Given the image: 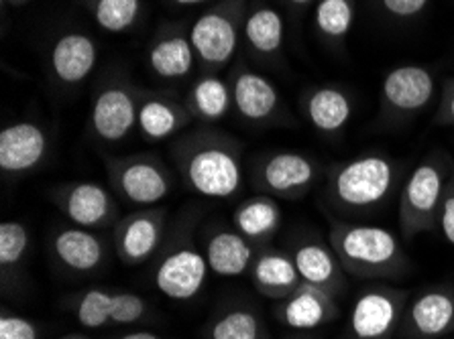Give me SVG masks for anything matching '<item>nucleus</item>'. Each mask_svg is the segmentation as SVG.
Masks as SVG:
<instances>
[{
  "instance_id": "f257e3e1",
  "label": "nucleus",
  "mask_w": 454,
  "mask_h": 339,
  "mask_svg": "<svg viewBox=\"0 0 454 339\" xmlns=\"http://www.w3.org/2000/svg\"><path fill=\"white\" fill-rule=\"evenodd\" d=\"M184 185L206 199H232L245 187L243 144L224 130L198 127L169 144Z\"/></svg>"
},
{
  "instance_id": "f03ea898",
  "label": "nucleus",
  "mask_w": 454,
  "mask_h": 339,
  "mask_svg": "<svg viewBox=\"0 0 454 339\" xmlns=\"http://www.w3.org/2000/svg\"><path fill=\"white\" fill-rule=\"evenodd\" d=\"M328 242L345 273L356 279H400L411 266L395 234L380 226L333 220Z\"/></svg>"
},
{
  "instance_id": "7ed1b4c3",
  "label": "nucleus",
  "mask_w": 454,
  "mask_h": 339,
  "mask_svg": "<svg viewBox=\"0 0 454 339\" xmlns=\"http://www.w3.org/2000/svg\"><path fill=\"white\" fill-rule=\"evenodd\" d=\"M400 181V165L387 155L367 153L336 163L328 171L326 202L355 213L381 205Z\"/></svg>"
},
{
  "instance_id": "20e7f679",
  "label": "nucleus",
  "mask_w": 454,
  "mask_h": 339,
  "mask_svg": "<svg viewBox=\"0 0 454 339\" xmlns=\"http://www.w3.org/2000/svg\"><path fill=\"white\" fill-rule=\"evenodd\" d=\"M454 177V161L434 150L416 165L400 193V227L405 240L436 230L446 185Z\"/></svg>"
},
{
  "instance_id": "39448f33",
  "label": "nucleus",
  "mask_w": 454,
  "mask_h": 339,
  "mask_svg": "<svg viewBox=\"0 0 454 339\" xmlns=\"http://www.w3.org/2000/svg\"><path fill=\"white\" fill-rule=\"evenodd\" d=\"M247 6V0H220L190 27V41L202 72H223L237 58Z\"/></svg>"
},
{
  "instance_id": "423d86ee",
  "label": "nucleus",
  "mask_w": 454,
  "mask_h": 339,
  "mask_svg": "<svg viewBox=\"0 0 454 339\" xmlns=\"http://www.w3.org/2000/svg\"><path fill=\"white\" fill-rule=\"evenodd\" d=\"M110 189L121 202L135 207H155L174 189V173L155 153L105 157Z\"/></svg>"
},
{
  "instance_id": "0eeeda50",
  "label": "nucleus",
  "mask_w": 454,
  "mask_h": 339,
  "mask_svg": "<svg viewBox=\"0 0 454 339\" xmlns=\"http://www.w3.org/2000/svg\"><path fill=\"white\" fill-rule=\"evenodd\" d=\"M318 177V163L300 150H270L251 161L254 189L275 199H301L312 191Z\"/></svg>"
},
{
  "instance_id": "6e6552de",
  "label": "nucleus",
  "mask_w": 454,
  "mask_h": 339,
  "mask_svg": "<svg viewBox=\"0 0 454 339\" xmlns=\"http://www.w3.org/2000/svg\"><path fill=\"white\" fill-rule=\"evenodd\" d=\"M141 88L129 80H106L96 89L90 108V133L96 141L119 144L137 130Z\"/></svg>"
},
{
  "instance_id": "1a4fd4ad",
  "label": "nucleus",
  "mask_w": 454,
  "mask_h": 339,
  "mask_svg": "<svg viewBox=\"0 0 454 339\" xmlns=\"http://www.w3.org/2000/svg\"><path fill=\"white\" fill-rule=\"evenodd\" d=\"M436 94L434 73L424 65H397L385 73L381 84L380 119L405 122L430 106Z\"/></svg>"
},
{
  "instance_id": "9d476101",
  "label": "nucleus",
  "mask_w": 454,
  "mask_h": 339,
  "mask_svg": "<svg viewBox=\"0 0 454 339\" xmlns=\"http://www.w3.org/2000/svg\"><path fill=\"white\" fill-rule=\"evenodd\" d=\"M51 202L72 226L102 230L119 221V204L113 189L96 181H67L53 185Z\"/></svg>"
},
{
  "instance_id": "9b49d317",
  "label": "nucleus",
  "mask_w": 454,
  "mask_h": 339,
  "mask_svg": "<svg viewBox=\"0 0 454 339\" xmlns=\"http://www.w3.org/2000/svg\"><path fill=\"white\" fill-rule=\"evenodd\" d=\"M410 295L395 287H371L356 297L348 317L355 339H391L405 317Z\"/></svg>"
},
{
  "instance_id": "f8f14e48",
  "label": "nucleus",
  "mask_w": 454,
  "mask_h": 339,
  "mask_svg": "<svg viewBox=\"0 0 454 339\" xmlns=\"http://www.w3.org/2000/svg\"><path fill=\"white\" fill-rule=\"evenodd\" d=\"M74 317L82 327L102 329L113 325H133L145 320L149 303L145 297L130 290L88 289L72 301Z\"/></svg>"
},
{
  "instance_id": "ddd939ff",
  "label": "nucleus",
  "mask_w": 454,
  "mask_h": 339,
  "mask_svg": "<svg viewBox=\"0 0 454 339\" xmlns=\"http://www.w3.org/2000/svg\"><path fill=\"white\" fill-rule=\"evenodd\" d=\"M229 81L232 89V108L245 122L267 127L281 120L284 104H281L278 86L270 78L237 61L231 69Z\"/></svg>"
},
{
  "instance_id": "4468645a",
  "label": "nucleus",
  "mask_w": 454,
  "mask_h": 339,
  "mask_svg": "<svg viewBox=\"0 0 454 339\" xmlns=\"http://www.w3.org/2000/svg\"><path fill=\"white\" fill-rule=\"evenodd\" d=\"M51 138L41 124L17 120L0 133V171L4 177L19 179L35 173L50 158Z\"/></svg>"
},
{
  "instance_id": "2eb2a0df",
  "label": "nucleus",
  "mask_w": 454,
  "mask_h": 339,
  "mask_svg": "<svg viewBox=\"0 0 454 339\" xmlns=\"http://www.w3.org/2000/svg\"><path fill=\"white\" fill-rule=\"evenodd\" d=\"M168 212L161 207H143L130 212L114 224V250L122 265L139 266L160 250Z\"/></svg>"
},
{
  "instance_id": "dca6fc26",
  "label": "nucleus",
  "mask_w": 454,
  "mask_h": 339,
  "mask_svg": "<svg viewBox=\"0 0 454 339\" xmlns=\"http://www.w3.org/2000/svg\"><path fill=\"white\" fill-rule=\"evenodd\" d=\"M208 260L194 244H176L161 256L155 268V287L174 301H190L200 295Z\"/></svg>"
},
{
  "instance_id": "f3484780",
  "label": "nucleus",
  "mask_w": 454,
  "mask_h": 339,
  "mask_svg": "<svg viewBox=\"0 0 454 339\" xmlns=\"http://www.w3.org/2000/svg\"><path fill=\"white\" fill-rule=\"evenodd\" d=\"M410 339H438L454 334V289L432 287L408 303L403 317Z\"/></svg>"
},
{
  "instance_id": "a211bd4d",
  "label": "nucleus",
  "mask_w": 454,
  "mask_h": 339,
  "mask_svg": "<svg viewBox=\"0 0 454 339\" xmlns=\"http://www.w3.org/2000/svg\"><path fill=\"white\" fill-rule=\"evenodd\" d=\"M98 43L88 33L66 31L53 41L50 69L53 80L64 88H78L98 65Z\"/></svg>"
},
{
  "instance_id": "6ab92c4d",
  "label": "nucleus",
  "mask_w": 454,
  "mask_h": 339,
  "mask_svg": "<svg viewBox=\"0 0 454 339\" xmlns=\"http://www.w3.org/2000/svg\"><path fill=\"white\" fill-rule=\"evenodd\" d=\"M273 315L286 327L309 331L333 323L340 315V311L339 305H336L334 295L301 282L298 290H294L290 297H286L284 301L278 303Z\"/></svg>"
},
{
  "instance_id": "aec40b11",
  "label": "nucleus",
  "mask_w": 454,
  "mask_h": 339,
  "mask_svg": "<svg viewBox=\"0 0 454 339\" xmlns=\"http://www.w3.org/2000/svg\"><path fill=\"white\" fill-rule=\"evenodd\" d=\"M147 64L157 78L184 80L194 72L198 64L192 47L190 31L180 25H168L155 33L147 51Z\"/></svg>"
},
{
  "instance_id": "412c9836",
  "label": "nucleus",
  "mask_w": 454,
  "mask_h": 339,
  "mask_svg": "<svg viewBox=\"0 0 454 339\" xmlns=\"http://www.w3.org/2000/svg\"><path fill=\"white\" fill-rule=\"evenodd\" d=\"M192 119L185 102L157 92H141L139 116H137V133L149 143H161L180 136Z\"/></svg>"
},
{
  "instance_id": "4be33fe9",
  "label": "nucleus",
  "mask_w": 454,
  "mask_h": 339,
  "mask_svg": "<svg viewBox=\"0 0 454 339\" xmlns=\"http://www.w3.org/2000/svg\"><path fill=\"white\" fill-rule=\"evenodd\" d=\"M306 122L322 136H340L353 116V102L339 86H314L300 98Z\"/></svg>"
},
{
  "instance_id": "5701e85b",
  "label": "nucleus",
  "mask_w": 454,
  "mask_h": 339,
  "mask_svg": "<svg viewBox=\"0 0 454 339\" xmlns=\"http://www.w3.org/2000/svg\"><path fill=\"white\" fill-rule=\"evenodd\" d=\"M301 282L318 287L339 297L347 289V273L342 268L334 248L320 240H304L292 252Z\"/></svg>"
},
{
  "instance_id": "b1692460",
  "label": "nucleus",
  "mask_w": 454,
  "mask_h": 339,
  "mask_svg": "<svg viewBox=\"0 0 454 339\" xmlns=\"http://www.w3.org/2000/svg\"><path fill=\"white\" fill-rule=\"evenodd\" d=\"M53 258L78 274L96 273L106 260V244L94 230L80 226L59 227L51 238Z\"/></svg>"
},
{
  "instance_id": "393cba45",
  "label": "nucleus",
  "mask_w": 454,
  "mask_h": 339,
  "mask_svg": "<svg viewBox=\"0 0 454 339\" xmlns=\"http://www.w3.org/2000/svg\"><path fill=\"white\" fill-rule=\"evenodd\" d=\"M249 273L254 289L273 301H284L301 287V276L295 268L294 256L278 248H259Z\"/></svg>"
},
{
  "instance_id": "a878e982",
  "label": "nucleus",
  "mask_w": 454,
  "mask_h": 339,
  "mask_svg": "<svg viewBox=\"0 0 454 339\" xmlns=\"http://www.w3.org/2000/svg\"><path fill=\"white\" fill-rule=\"evenodd\" d=\"M259 248L235 227H216L206 240L204 256L210 271L218 276H240L251 271Z\"/></svg>"
},
{
  "instance_id": "bb28decb",
  "label": "nucleus",
  "mask_w": 454,
  "mask_h": 339,
  "mask_svg": "<svg viewBox=\"0 0 454 339\" xmlns=\"http://www.w3.org/2000/svg\"><path fill=\"white\" fill-rule=\"evenodd\" d=\"M243 41L257 58L278 59L286 43V23L281 12L267 3L247 6Z\"/></svg>"
},
{
  "instance_id": "cd10ccee",
  "label": "nucleus",
  "mask_w": 454,
  "mask_h": 339,
  "mask_svg": "<svg viewBox=\"0 0 454 339\" xmlns=\"http://www.w3.org/2000/svg\"><path fill=\"white\" fill-rule=\"evenodd\" d=\"M281 220H284V213H281L278 199L265 196V193H257V196L245 199L232 212L235 230L257 248L270 246L275 234L279 232Z\"/></svg>"
},
{
  "instance_id": "c85d7f7f",
  "label": "nucleus",
  "mask_w": 454,
  "mask_h": 339,
  "mask_svg": "<svg viewBox=\"0 0 454 339\" xmlns=\"http://www.w3.org/2000/svg\"><path fill=\"white\" fill-rule=\"evenodd\" d=\"M184 102L192 119L204 124H216L226 119L231 110H235L232 108L231 81L212 72H202V75H198Z\"/></svg>"
},
{
  "instance_id": "c756f323",
  "label": "nucleus",
  "mask_w": 454,
  "mask_h": 339,
  "mask_svg": "<svg viewBox=\"0 0 454 339\" xmlns=\"http://www.w3.org/2000/svg\"><path fill=\"white\" fill-rule=\"evenodd\" d=\"M208 339H271L263 320L249 307L226 309L212 320Z\"/></svg>"
},
{
  "instance_id": "7c9ffc66",
  "label": "nucleus",
  "mask_w": 454,
  "mask_h": 339,
  "mask_svg": "<svg viewBox=\"0 0 454 339\" xmlns=\"http://www.w3.org/2000/svg\"><path fill=\"white\" fill-rule=\"evenodd\" d=\"M355 15V0H318L314 6L316 31L330 43H345Z\"/></svg>"
},
{
  "instance_id": "2f4dec72",
  "label": "nucleus",
  "mask_w": 454,
  "mask_h": 339,
  "mask_svg": "<svg viewBox=\"0 0 454 339\" xmlns=\"http://www.w3.org/2000/svg\"><path fill=\"white\" fill-rule=\"evenodd\" d=\"M86 4L96 25L114 35L133 29L143 12V0H86Z\"/></svg>"
},
{
  "instance_id": "473e14b6",
  "label": "nucleus",
  "mask_w": 454,
  "mask_h": 339,
  "mask_svg": "<svg viewBox=\"0 0 454 339\" xmlns=\"http://www.w3.org/2000/svg\"><path fill=\"white\" fill-rule=\"evenodd\" d=\"M31 244V234L20 221L6 220L0 226V268L3 279H9V273L17 271L27 258Z\"/></svg>"
},
{
  "instance_id": "72a5a7b5",
  "label": "nucleus",
  "mask_w": 454,
  "mask_h": 339,
  "mask_svg": "<svg viewBox=\"0 0 454 339\" xmlns=\"http://www.w3.org/2000/svg\"><path fill=\"white\" fill-rule=\"evenodd\" d=\"M39 327L31 320L3 311L0 315V339H39Z\"/></svg>"
},
{
  "instance_id": "f704fd0d",
  "label": "nucleus",
  "mask_w": 454,
  "mask_h": 339,
  "mask_svg": "<svg viewBox=\"0 0 454 339\" xmlns=\"http://www.w3.org/2000/svg\"><path fill=\"white\" fill-rule=\"evenodd\" d=\"M430 0H380L381 11L395 20H411L422 15Z\"/></svg>"
},
{
  "instance_id": "c9c22d12",
  "label": "nucleus",
  "mask_w": 454,
  "mask_h": 339,
  "mask_svg": "<svg viewBox=\"0 0 454 339\" xmlns=\"http://www.w3.org/2000/svg\"><path fill=\"white\" fill-rule=\"evenodd\" d=\"M440 232L444 234L446 242L454 244V177L450 183L446 185L444 199H442V210H440V221H438Z\"/></svg>"
},
{
  "instance_id": "e433bc0d",
  "label": "nucleus",
  "mask_w": 454,
  "mask_h": 339,
  "mask_svg": "<svg viewBox=\"0 0 454 339\" xmlns=\"http://www.w3.org/2000/svg\"><path fill=\"white\" fill-rule=\"evenodd\" d=\"M434 122L438 127H450L454 128V78L449 80L442 88V96H440V104L434 116Z\"/></svg>"
},
{
  "instance_id": "4c0bfd02",
  "label": "nucleus",
  "mask_w": 454,
  "mask_h": 339,
  "mask_svg": "<svg viewBox=\"0 0 454 339\" xmlns=\"http://www.w3.org/2000/svg\"><path fill=\"white\" fill-rule=\"evenodd\" d=\"M116 339H163V337L153 334V331H129V334H122Z\"/></svg>"
},
{
  "instance_id": "58836bf2",
  "label": "nucleus",
  "mask_w": 454,
  "mask_h": 339,
  "mask_svg": "<svg viewBox=\"0 0 454 339\" xmlns=\"http://www.w3.org/2000/svg\"><path fill=\"white\" fill-rule=\"evenodd\" d=\"M286 3L290 4L292 9L301 11V9H308V6L312 4V3H318V0H286Z\"/></svg>"
},
{
  "instance_id": "ea45409f",
  "label": "nucleus",
  "mask_w": 454,
  "mask_h": 339,
  "mask_svg": "<svg viewBox=\"0 0 454 339\" xmlns=\"http://www.w3.org/2000/svg\"><path fill=\"white\" fill-rule=\"evenodd\" d=\"M174 6H198L208 3V0H169Z\"/></svg>"
},
{
  "instance_id": "a19ab883",
  "label": "nucleus",
  "mask_w": 454,
  "mask_h": 339,
  "mask_svg": "<svg viewBox=\"0 0 454 339\" xmlns=\"http://www.w3.org/2000/svg\"><path fill=\"white\" fill-rule=\"evenodd\" d=\"M6 4H12V6H19V4H25V3H29V0H4Z\"/></svg>"
},
{
  "instance_id": "79ce46f5",
  "label": "nucleus",
  "mask_w": 454,
  "mask_h": 339,
  "mask_svg": "<svg viewBox=\"0 0 454 339\" xmlns=\"http://www.w3.org/2000/svg\"><path fill=\"white\" fill-rule=\"evenodd\" d=\"M61 339H88V337H82V335H67V337H61Z\"/></svg>"
}]
</instances>
